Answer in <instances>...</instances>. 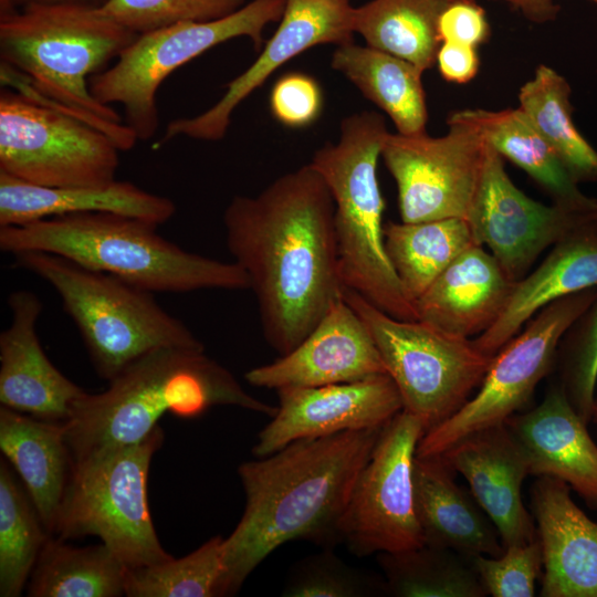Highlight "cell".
Listing matches in <instances>:
<instances>
[{"mask_svg": "<svg viewBox=\"0 0 597 597\" xmlns=\"http://www.w3.org/2000/svg\"><path fill=\"white\" fill-rule=\"evenodd\" d=\"M334 201L308 163L224 209L226 242L248 274L266 343L293 350L343 296Z\"/></svg>", "mask_w": 597, "mask_h": 597, "instance_id": "cell-1", "label": "cell"}, {"mask_svg": "<svg viewBox=\"0 0 597 597\" xmlns=\"http://www.w3.org/2000/svg\"><path fill=\"white\" fill-rule=\"evenodd\" d=\"M383 429L298 439L238 468L245 506L222 544L229 595L287 542H339V521Z\"/></svg>", "mask_w": 597, "mask_h": 597, "instance_id": "cell-2", "label": "cell"}, {"mask_svg": "<svg viewBox=\"0 0 597 597\" xmlns=\"http://www.w3.org/2000/svg\"><path fill=\"white\" fill-rule=\"evenodd\" d=\"M233 406L273 417L277 406L250 395L205 349L163 347L134 360L105 390L85 392L64 422L73 461L146 438L166 413L201 417Z\"/></svg>", "mask_w": 597, "mask_h": 597, "instance_id": "cell-3", "label": "cell"}, {"mask_svg": "<svg viewBox=\"0 0 597 597\" xmlns=\"http://www.w3.org/2000/svg\"><path fill=\"white\" fill-rule=\"evenodd\" d=\"M98 6L31 4L0 14V57L35 92L102 130L119 150L138 140L121 116L100 103L90 78L136 38Z\"/></svg>", "mask_w": 597, "mask_h": 597, "instance_id": "cell-4", "label": "cell"}, {"mask_svg": "<svg viewBox=\"0 0 597 597\" xmlns=\"http://www.w3.org/2000/svg\"><path fill=\"white\" fill-rule=\"evenodd\" d=\"M157 227L107 212L55 216L0 227V249L12 255L56 254L153 293L250 290L249 276L238 263L186 251L163 238Z\"/></svg>", "mask_w": 597, "mask_h": 597, "instance_id": "cell-5", "label": "cell"}, {"mask_svg": "<svg viewBox=\"0 0 597 597\" xmlns=\"http://www.w3.org/2000/svg\"><path fill=\"white\" fill-rule=\"evenodd\" d=\"M377 112L342 119L339 137L313 155L310 164L326 182L334 201V222L342 284L388 315L417 321L385 248V201L377 177L388 135Z\"/></svg>", "mask_w": 597, "mask_h": 597, "instance_id": "cell-6", "label": "cell"}, {"mask_svg": "<svg viewBox=\"0 0 597 597\" xmlns=\"http://www.w3.org/2000/svg\"><path fill=\"white\" fill-rule=\"evenodd\" d=\"M13 256L17 266L41 277L59 294L95 370L107 381L157 348L205 349L150 291L56 254L23 251Z\"/></svg>", "mask_w": 597, "mask_h": 597, "instance_id": "cell-7", "label": "cell"}, {"mask_svg": "<svg viewBox=\"0 0 597 597\" xmlns=\"http://www.w3.org/2000/svg\"><path fill=\"white\" fill-rule=\"evenodd\" d=\"M158 425L139 442L73 461L52 535L66 541L97 536L128 568L170 559L148 505V473L164 444Z\"/></svg>", "mask_w": 597, "mask_h": 597, "instance_id": "cell-8", "label": "cell"}, {"mask_svg": "<svg viewBox=\"0 0 597 597\" xmlns=\"http://www.w3.org/2000/svg\"><path fill=\"white\" fill-rule=\"evenodd\" d=\"M285 1L252 0L216 20L181 22L138 34L112 66L90 78V90L102 104L119 103L124 123L137 139H150L159 126L157 92L161 83L184 64L237 38H248L260 51L265 28L280 21Z\"/></svg>", "mask_w": 597, "mask_h": 597, "instance_id": "cell-9", "label": "cell"}, {"mask_svg": "<svg viewBox=\"0 0 597 597\" xmlns=\"http://www.w3.org/2000/svg\"><path fill=\"white\" fill-rule=\"evenodd\" d=\"M343 296L369 329L404 410L420 418L426 431L460 410L483 381L493 357L472 339L392 317L349 289Z\"/></svg>", "mask_w": 597, "mask_h": 597, "instance_id": "cell-10", "label": "cell"}, {"mask_svg": "<svg viewBox=\"0 0 597 597\" xmlns=\"http://www.w3.org/2000/svg\"><path fill=\"white\" fill-rule=\"evenodd\" d=\"M119 148L102 130L33 96L0 94V171L44 187L113 182Z\"/></svg>", "mask_w": 597, "mask_h": 597, "instance_id": "cell-11", "label": "cell"}, {"mask_svg": "<svg viewBox=\"0 0 597 597\" xmlns=\"http://www.w3.org/2000/svg\"><path fill=\"white\" fill-rule=\"evenodd\" d=\"M597 296V287L558 298L538 311L494 356L478 394L427 430L416 455L434 457L463 437L505 422L523 408L556 363L559 344Z\"/></svg>", "mask_w": 597, "mask_h": 597, "instance_id": "cell-12", "label": "cell"}, {"mask_svg": "<svg viewBox=\"0 0 597 597\" xmlns=\"http://www.w3.org/2000/svg\"><path fill=\"white\" fill-rule=\"evenodd\" d=\"M425 432L422 420L404 409L381 430L338 524L339 542L357 556L425 544L412 478L416 450Z\"/></svg>", "mask_w": 597, "mask_h": 597, "instance_id": "cell-13", "label": "cell"}, {"mask_svg": "<svg viewBox=\"0 0 597 597\" xmlns=\"http://www.w3.org/2000/svg\"><path fill=\"white\" fill-rule=\"evenodd\" d=\"M444 136L388 133L381 158L396 181L402 222L465 219L485 159L486 140L460 111Z\"/></svg>", "mask_w": 597, "mask_h": 597, "instance_id": "cell-14", "label": "cell"}, {"mask_svg": "<svg viewBox=\"0 0 597 597\" xmlns=\"http://www.w3.org/2000/svg\"><path fill=\"white\" fill-rule=\"evenodd\" d=\"M465 219L475 243L486 245L505 274L517 282L548 247L597 230V206H546L528 198L512 182L502 156L488 143L481 179Z\"/></svg>", "mask_w": 597, "mask_h": 597, "instance_id": "cell-15", "label": "cell"}, {"mask_svg": "<svg viewBox=\"0 0 597 597\" xmlns=\"http://www.w3.org/2000/svg\"><path fill=\"white\" fill-rule=\"evenodd\" d=\"M354 11L352 0H286L276 30L255 61L226 85V92L211 107L192 117L170 121L159 143L179 136L222 139L235 108L286 62L316 45L352 43Z\"/></svg>", "mask_w": 597, "mask_h": 597, "instance_id": "cell-16", "label": "cell"}, {"mask_svg": "<svg viewBox=\"0 0 597 597\" xmlns=\"http://www.w3.org/2000/svg\"><path fill=\"white\" fill-rule=\"evenodd\" d=\"M279 406L259 432L252 453L269 455L289 443L349 430L384 428L402 409L388 374L317 387L276 390Z\"/></svg>", "mask_w": 597, "mask_h": 597, "instance_id": "cell-17", "label": "cell"}, {"mask_svg": "<svg viewBox=\"0 0 597 597\" xmlns=\"http://www.w3.org/2000/svg\"><path fill=\"white\" fill-rule=\"evenodd\" d=\"M387 374L378 347L344 296L290 353L245 373L255 387L279 390L348 383Z\"/></svg>", "mask_w": 597, "mask_h": 597, "instance_id": "cell-18", "label": "cell"}, {"mask_svg": "<svg viewBox=\"0 0 597 597\" xmlns=\"http://www.w3.org/2000/svg\"><path fill=\"white\" fill-rule=\"evenodd\" d=\"M434 457L465 478L471 493L495 525L504 549L537 537L534 517L521 493L530 474L527 461L505 422L474 431Z\"/></svg>", "mask_w": 597, "mask_h": 597, "instance_id": "cell-19", "label": "cell"}, {"mask_svg": "<svg viewBox=\"0 0 597 597\" xmlns=\"http://www.w3.org/2000/svg\"><path fill=\"white\" fill-rule=\"evenodd\" d=\"M9 326L0 334L1 406L38 419L65 422L86 392L48 358L35 325L43 310L39 296L17 290L7 300Z\"/></svg>", "mask_w": 597, "mask_h": 597, "instance_id": "cell-20", "label": "cell"}, {"mask_svg": "<svg viewBox=\"0 0 597 597\" xmlns=\"http://www.w3.org/2000/svg\"><path fill=\"white\" fill-rule=\"evenodd\" d=\"M570 486L537 476L531 505L543 554L542 597H597V523L572 500Z\"/></svg>", "mask_w": 597, "mask_h": 597, "instance_id": "cell-21", "label": "cell"}, {"mask_svg": "<svg viewBox=\"0 0 597 597\" xmlns=\"http://www.w3.org/2000/svg\"><path fill=\"white\" fill-rule=\"evenodd\" d=\"M505 423L525 454L531 475L557 478L597 509V446L559 384L538 406L511 416Z\"/></svg>", "mask_w": 597, "mask_h": 597, "instance_id": "cell-22", "label": "cell"}, {"mask_svg": "<svg viewBox=\"0 0 597 597\" xmlns=\"http://www.w3.org/2000/svg\"><path fill=\"white\" fill-rule=\"evenodd\" d=\"M482 245L461 253L415 301L419 321L470 338L501 316L515 286Z\"/></svg>", "mask_w": 597, "mask_h": 597, "instance_id": "cell-23", "label": "cell"}, {"mask_svg": "<svg viewBox=\"0 0 597 597\" xmlns=\"http://www.w3.org/2000/svg\"><path fill=\"white\" fill-rule=\"evenodd\" d=\"M88 212L123 214L159 226L175 214L176 206L171 199L128 181L114 180L96 187H44L0 171V227Z\"/></svg>", "mask_w": 597, "mask_h": 597, "instance_id": "cell-24", "label": "cell"}, {"mask_svg": "<svg viewBox=\"0 0 597 597\" xmlns=\"http://www.w3.org/2000/svg\"><path fill=\"white\" fill-rule=\"evenodd\" d=\"M453 473L439 457H415V507L425 544L470 557L501 556L495 525L471 491L454 482Z\"/></svg>", "mask_w": 597, "mask_h": 597, "instance_id": "cell-25", "label": "cell"}, {"mask_svg": "<svg viewBox=\"0 0 597 597\" xmlns=\"http://www.w3.org/2000/svg\"><path fill=\"white\" fill-rule=\"evenodd\" d=\"M593 287H597V230L556 243L536 270L515 283L498 321L472 341L493 357L544 306Z\"/></svg>", "mask_w": 597, "mask_h": 597, "instance_id": "cell-26", "label": "cell"}, {"mask_svg": "<svg viewBox=\"0 0 597 597\" xmlns=\"http://www.w3.org/2000/svg\"><path fill=\"white\" fill-rule=\"evenodd\" d=\"M0 449L52 535L73 469L64 422L0 407Z\"/></svg>", "mask_w": 597, "mask_h": 597, "instance_id": "cell-27", "label": "cell"}, {"mask_svg": "<svg viewBox=\"0 0 597 597\" xmlns=\"http://www.w3.org/2000/svg\"><path fill=\"white\" fill-rule=\"evenodd\" d=\"M331 66L384 111L401 135L426 133L422 71L410 62L354 42L336 46Z\"/></svg>", "mask_w": 597, "mask_h": 597, "instance_id": "cell-28", "label": "cell"}, {"mask_svg": "<svg viewBox=\"0 0 597 597\" xmlns=\"http://www.w3.org/2000/svg\"><path fill=\"white\" fill-rule=\"evenodd\" d=\"M460 113L474 123L485 140L502 156L525 170L558 202L572 207H594L597 200L584 195L554 149L519 107L490 112Z\"/></svg>", "mask_w": 597, "mask_h": 597, "instance_id": "cell-29", "label": "cell"}, {"mask_svg": "<svg viewBox=\"0 0 597 597\" xmlns=\"http://www.w3.org/2000/svg\"><path fill=\"white\" fill-rule=\"evenodd\" d=\"M384 238L390 263L413 305L461 253L476 244L463 218L413 223L389 221L384 224Z\"/></svg>", "mask_w": 597, "mask_h": 597, "instance_id": "cell-30", "label": "cell"}, {"mask_svg": "<svg viewBox=\"0 0 597 597\" xmlns=\"http://www.w3.org/2000/svg\"><path fill=\"white\" fill-rule=\"evenodd\" d=\"M128 567L105 544L76 547L48 538L29 579L31 597H119Z\"/></svg>", "mask_w": 597, "mask_h": 597, "instance_id": "cell-31", "label": "cell"}, {"mask_svg": "<svg viewBox=\"0 0 597 597\" xmlns=\"http://www.w3.org/2000/svg\"><path fill=\"white\" fill-rule=\"evenodd\" d=\"M454 0H371L355 7L354 32L366 45L416 65L422 72L436 63L441 44L438 21Z\"/></svg>", "mask_w": 597, "mask_h": 597, "instance_id": "cell-32", "label": "cell"}, {"mask_svg": "<svg viewBox=\"0 0 597 597\" xmlns=\"http://www.w3.org/2000/svg\"><path fill=\"white\" fill-rule=\"evenodd\" d=\"M570 87L556 71L540 65L520 90V108L554 149L576 182L597 180V151L576 128Z\"/></svg>", "mask_w": 597, "mask_h": 597, "instance_id": "cell-33", "label": "cell"}, {"mask_svg": "<svg viewBox=\"0 0 597 597\" xmlns=\"http://www.w3.org/2000/svg\"><path fill=\"white\" fill-rule=\"evenodd\" d=\"M386 590L399 597H484L473 557L449 548L421 546L378 554Z\"/></svg>", "mask_w": 597, "mask_h": 597, "instance_id": "cell-34", "label": "cell"}, {"mask_svg": "<svg viewBox=\"0 0 597 597\" xmlns=\"http://www.w3.org/2000/svg\"><path fill=\"white\" fill-rule=\"evenodd\" d=\"M51 534L24 486L0 461V596L21 595Z\"/></svg>", "mask_w": 597, "mask_h": 597, "instance_id": "cell-35", "label": "cell"}, {"mask_svg": "<svg viewBox=\"0 0 597 597\" xmlns=\"http://www.w3.org/2000/svg\"><path fill=\"white\" fill-rule=\"evenodd\" d=\"M223 537L213 536L190 554L128 568V597H220L229 595Z\"/></svg>", "mask_w": 597, "mask_h": 597, "instance_id": "cell-36", "label": "cell"}, {"mask_svg": "<svg viewBox=\"0 0 597 597\" xmlns=\"http://www.w3.org/2000/svg\"><path fill=\"white\" fill-rule=\"evenodd\" d=\"M557 350L559 386L578 416L591 420L597 383V296L567 331Z\"/></svg>", "mask_w": 597, "mask_h": 597, "instance_id": "cell-37", "label": "cell"}, {"mask_svg": "<svg viewBox=\"0 0 597 597\" xmlns=\"http://www.w3.org/2000/svg\"><path fill=\"white\" fill-rule=\"evenodd\" d=\"M245 0H105L101 11L135 34L181 22L211 21L233 13Z\"/></svg>", "mask_w": 597, "mask_h": 597, "instance_id": "cell-38", "label": "cell"}, {"mask_svg": "<svg viewBox=\"0 0 597 597\" xmlns=\"http://www.w3.org/2000/svg\"><path fill=\"white\" fill-rule=\"evenodd\" d=\"M380 590H386L385 583L350 567L326 549L297 562L290 572L282 596L362 597Z\"/></svg>", "mask_w": 597, "mask_h": 597, "instance_id": "cell-39", "label": "cell"}, {"mask_svg": "<svg viewBox=\"0 0 597 597\" xmlns=\"http://www.w3.org/2000/svg\"><path fill=\"white\" fill-rule=\"evenodd\" d=\"M486 594L493 597H533L542 575L543 554L538 537L526 544L509 546L498 557H473Z\"/></svg>", "mask_w": 597, "mask_h": 597, "instance_id": "cell-40", "label": "cell"}, {"mask_svg": "<svg viewBox=\"0 0 597 597\" xmlns=\"http://www.w3.org/2000/svg\"><path fill=\"white\" fill-rule=\"evenodd\" d=\"M272 116L289 128H305L323 112V90L315 77L303 72H287L273 84L269 97Z\"/></svg>", "mask_w": 597, "mask_h": 597, "instance_id": "cell-41", "label": "cell"}, {"mask_svg": "<svg viewBox=\"0 0 597 597\" xmlns=\"http://www.w3.org/2000/svg\"><path fill=\"white\" fill-rule=\"evenodd\" d=\"M438 33L441 42L476 48L488 40L490 25L485 11L473 0H454L440 14Z\"/></svg>", "mask_w": 597, "mask_h": 597, "instance_id": "cell-42", "label": "cell"}, {"mask_svg": "<svg viewBox=\"0 0 597 597\" xmlns=\"http://www.w3.org/2000/svg\"><path fill=\"white\" fill-rule=\"evenodd\" d=\"M441 76L453 83H467L479 71L475 46L454 42H441L436 57Z\"/></svg>", "mask_w": 597, "mask_h": 597, "instance_id": "cell-43", "label": "cell"}, {"mask_svg": "<svg viewBox=\"0 0 597 597\" xmlns=\"http://www.w3.org/2000/svg\"><path fill=\"white\" fill-rule=\"evenodd\" d=\"M509 3L532 22L544 23L556 19L559 7L553 0H495ZM597 4V0H590Z\"/></svg>", "mask_w": 597, "mask_h": 597, "instance_id": "cell-44", "label": "cell"}, {"mask_svg": "<svg viewBox=\"0 0 597 597\" xmlns=\"http://www.w3.org/2000/svg\"><path fill=\"white\" fill-rule=\"evenodd\" d=\"M105 0H0L1 12L13 11L31 4L81 3L100 6Z\"/></svg>", "mask_w": 597, "mask_h": 597, "instance_id": "cell-45", "label": "cell"}, {"mask_svg": "<svg viewBox=\"0 0 597 597\" xmlns=\"http://www.w3.org/2000/svg\"><path fill=\"white\" fill-rule=\"evenodd\" d=\"M591 420H594L597 423V399H595V402H594Z\"/></svg>", "mask_w": 597, "mask_h": 597, "instance_id": "cell-46", "label": "cell"}]
</instances>
